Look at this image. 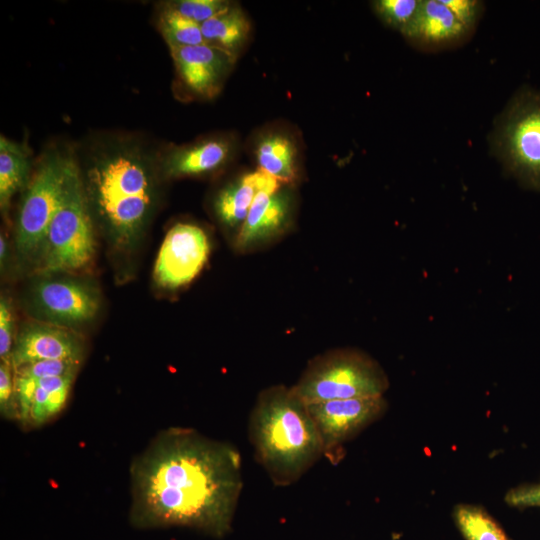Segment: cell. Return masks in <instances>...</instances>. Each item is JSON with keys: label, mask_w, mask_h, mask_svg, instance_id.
I'll return each mask as SVG.
<instances>
[{"label": "cell", "mask_w": 540, "mask_h": 540, "mask_svg": "<svg viewBox=\"0 0 540 540\" xmlns=\"http://www.w3.org/2000/svg\"><path fill=\"white\" fill-rule=\"evenodd\" d=\"M81 364L76 360H44L15 369V374L33 379L77 375Z\"/></svg>", "instance_id": "25"}, {"label": "cell", "mask_w": 540, "mask_h": 540, "mask_svg": "<svg viewBox=\"0 0 540 540\" xmlns=\"http://www.w3.org/2000/svg\"><path fill=\"white\" fill-rule=\"evenodd\" d=\"M239 450L188 427L159 431L130 465V524L227 536L242 490Z\"/></svg>", "instance_id": "1"}, {"label": "cell", "mask_w": 540, "mask_h": 540, "mask_svg": "<svg viewBox=\"0 0 540 540\" xmlns=\"http://www.w3.org/2000/svg\"><path fill=\"white\" fill-rule=\"evenodd\" d=\"M84 343L74 332L64 327L28 324L15 338L11 363L15 369L44 360L84 359Z\"/></svg>", "instance_id": "14"}, {"label": "cell", "mask_w": 540, "mask_h": 540, "mask_svg": "<svg viewBox=\"0 0 540 540\" xmlns=\"http://www.w3.org/2000/svg\"><path fill=\"white\" fill-rule=\"evenodd\" d=\"M14 343L13 315L7 299L2 296L0 300V358L2 362L11 363Z\"/></svg>", "instance_id": "27"}, {"label": "cell", "mask_w": 540, "mask_h": 540, "mask_svg": "<svg viewBox=\"0 0 540 540\" xmlns=\"http://www.w3.org/2000/svg\"><path fill=\"white\" fill-rule=\"evenodd\" d=\"M296 186L270 178L257 192L233 245L239 253L261 250L283 237L293 226Z\"/></svg>", "instance_id": "8"}, {"label": "cell", "mask_w": 540, "mask_h": 540, "mask_svg": "<svg viewBox=\"0 0 540 540\" xmlns=\"http://www.w3.org/2000/svg\"><path fill=\"white\" fill-rule=\"evenodd\" d=\"M170 53L180 85L200 99L219 94L237 61L234 55L207 43L171 48Z\"/></svg>", "instance_id": "12"}, {"label": "cell", "mask_w": 540, "mask_h": 540, "mask_svg": "<svg viewBox=\"0 0 540 540\" xmlns=\"http://www.w3.org/2000/svg\"><path fill=\"white\" fill-rule=\"evenodd\" d=\"M40 253V270L44 273L76 271L93 259L95 238L77 161Z\"/></svg>", "instance_id": "6"}, {"label": "cell", "mask_w": 540, "mask_h": 540, "mask_svg": "<svg viewBox=\"0 0 540 540\" xmlns=\"http://www.w3.org/2000/svg\"><path fill=\"white\" fill-rule=\"evenodd\" d=\"M157 27L169 49L205 43L201 25L184 17L166 2L158 12Z\"/></svg>", "instance_id": "21"}, {"label": "cell", "mask_w": 540, "mask_h": 540, "mask_svg": "<svg viewBox=\"0 0 540 540\" xmlns=\"http://www.w3.org/2000/svg\"><path fill=\"white\" fill-rule=\"evenodd\" d=\"M211 243L205 230L193 223H177L166 233L158 251L153 276L165 289L189 284L203 269Z\"/></svg>", "instance_id": "10"}, {"label": "cell", "mask_w": 540, "mask_h": 540, "mask_svg": "<svg viewBox=\"0 0 540 540\" xmlns=\"http://www.w3.org/2000/svg\"><path fill=\"white\" fill-rule=\"evenodd\" d=\"M306 404L383 396L389 387L381 365L363 351L328 350L312 358L291 386Z\"/></svg>", "instance_id": "4"}, {"label": "cell", "mask_w": 540, "mask_h": 540, "mask_svg": "<svg viewBox=\"0 0 540 540\" xmlns=\"http://www.w3.org/2000/svg\"><path fill=\"white\" fill-rule=\"evenodd\" d=\"M252 25L246 12L233 2L226 10L201 24L205 43L238 58L251 36Z\"/></svg>", "instance_id": "18"}, {"label": "cell", "mask_w": 540, "mask_h": 540, "mask_svg": "<svg viewBox=\"0 0 540 540\" xmlns=\"http://www.w3.org/2000/svg\"><path fill=\"white\" fill-rule=\"evenodd\" d=\"M76 156L50 149L41 158L23 195L17 218L16 245L24 257L41 252L49 224L66 189Z\"/></svg>", "instance_id": "7"}, {"label": "cell", "mask_w": 540, "mask_h": 540, "mask_svg": "<svg viewBox=\"0 0 540 540\" xmlns=\"http://www.w3.org/2000/svg\"><path fill=\"white\" fill-rule=\"evenodd\" d=\"M491 150L527 189L540 191V90L523 86L496 118Z\"/></svg>", "instance_id": "5"}, {"label": "cell", "mask_w": 540, "mask_h": 540, "mask_svg": "<svg viewBox=\"0 0 540 540\" xmlns=\"http://www.w3.org/2000/svg\"><path fill=\"white\" fill-rule=\"evenodd\" d=\"M307 408L318 431L323 456L336 465L345 455V444L378 420L387 403L380 396L311 403Z\"/></svg>", "instance_id": "9"}, {"label": "cell", "mask_w": 540, "mask_h": 540, "mask_svg": "<svg viewBox=\"0 0 540 540\" xmlns=\"http://www.w3.org/2000/svg\"><path fill=\"white\" fill-rule=\"evenodd\" d=\"M248 435L256 461L278 487L297 482L323 456L307 404L282 384L259 392Z\"/></svg>", "instance_id": "3"}, {"label": "cell", "mask_w": 540, "mask_h": 540, "mask_svg": "<svg viewBox=\"0 0 540 540\" xmlns=\"http://www.w3.org/2000/svg\"><path fill=\"white\" fill-rule=\"evenodd\" d=\"M401 34L417 48L439 50L463 43L472 31L443 0H421L415 18Z\"/></svg>", "instance_id": "16"}, {"label": "cell", "mask_w": 540, "mask_h": 540, "mask_svg": "<svg viewBox=\"0 0 540 540\" xmlns=\"http://www.w3.org/2000/svg\"><path fill=\"white\" fill-rule=\"evenodd\" d=\"M29 148L1 135L0 137V206L5 212L12 197L26 188L30 179Z\"/></svg>", "instance_id": "19"}, {"label": "cell", "mask_w": 540, "mask_h": 540, "mask_svg": "<svg viewBox=\"0 0 540 540\" xmlns=\"http://www.w3.org/2000/svg\"><path fill=\"white\" fill-rule=\"evenodd\" d=\"M454 521L465 540H511L497 521L479 506L457 505Z\"/></svg>", "instance_id": "22"}, {"label": "cell", "mask_w": 540, "mask_h": 540, "mask_svg": "<svg viewBox=\"0 0 540 540\" xmlns=\"http://www.w3.org/2000/svg\"><path fill=\"white\" fill-rule=\"evenodd\" d=\"M8 245L7 240L3 234L0 236V264L3 269L7 261Z\"/></svg>", "instance_id": "30"}, {"label": "cell", "mask_w": 540, "mask_h": 540, "mask_svg": "<svg viewBox=\"0 0 540 540\" xmlns=\"http://www.w3.org/2000/svg\"><path fill=\"white\" fill-rule=\"evenodd\" d=\"M0 415L6 420L18 421L15 399V370L11 363H0Z\"/></svg>", "instance_id": "26"}, {"label": "cell", "mask_w": 540, "mask_h": 540, "mask_svg": "<svg viewBox=\"0 0 540 540\" xmlns=\"http://www.w3.org/2000/svg\"><path fill=\"white\" fill-rule=\"evenodd\" d=\"M457 18L470 30L474 31L482 14L484 5L475 0H443Z\"/></svg>", "instance_id": "28"}, {"label": "cell", "mask_w": 540, "mask_h": 540, "mask_svg": "<svg viewBox=\"0 0 540 540\" xmlns=\"http://www.w3.org/2000/svg\"><path fill=\"white\" fill-rule=\"evenodd\" d=\"M166 3L184 17L201 25L226 10L233 2L226 0H174Z\"/></svg>", "instance_id": "24"}, {"label": "cell", "mask_w": 540, "mask_h": 540, "mask_svg": "<svg viewBox=\"0 0 540 540\" xmlns=\"http://www.w3.org/2000/svg\"><path fill=\"white\" fill-rule=\"evenodd\" d=\"M33 297L38 310L54 323H84L99 309L97 293L90 286L73 280H42L35 286Z\"/></svg>", "instance_id": "13"}, {"label": "cell", "mask_w": 540, "mask_h": 540, "mask_svg": "<svg viewBox=\"0 0 540 540\" xmlns=\"http://www.w3.org/2000/svg\"><path fill=\"white\" fill-rule=\"evenodd\" d=\"M270 178L259 170L243 172L226 183L215 195V216L233 235V242L246 221L258 190Z\"/></svg>", "instance_id": "17"}, {"label": "cell", "mask_w": 540, "mask_h": 540, "mask_svg": "<svg viewBox=\"0 0 540 540\" xmlns=\"http://www.w3.org/2000/svg\"><path fill=\"white\" fill-rule=\"evenodd\" d=\"M421 0H376L371 2L375 15L388 27L402 33L415 18Z\"/></svg>", "instance_id": "23"}, {"label": "cell", "mask_w": 540, "mask_h": 540, "mask_svg": "<svg viewBox=\"0 0 540 540\" xmlns=\"http://www.w3.org/2000/svg\"><path fill=\"white\" fill-rule=\"evenodd\" d=\"M238 149V139L228 133L205 136L179 146L172 145L158 155L160 174L167 178L213 175L234 161Z\"/></svg>", "instance_id": "11"}, {"label": "cell", "mask_w": 540, "mask_h": 540, "mask_svg": "<svg viewBox=\"0 0 540 540\" xmlns=\"http://www.w3.org/2000/svg\"><path fill=\"white\" fill-rule=\"evenodd\" d=\"M505 501L518 508L540 507V484H527L512 488Z\"/></svg>", "instance_id": "29"}, {"label": "cell", "mask_w": 540, "mask_h": 540, "mask_svg": "<svg viewBox=\"0 0 540 540\" xmlns=\"http://www.w3.org/2000/svg\"><path fill=\"white\" fill-rule=\"evenodd\" d=\"M158 155L140 141L107 137L85 154L79 173L88 205L113 236L130 241L140 234L156 202Z\"/></svg>", "instance_id": "2"}, {"label": "cell", "mask_w": 540, "mask_h": 540, "mask_svg": "<svg viewBox=\"0 0 540 540\" xmlns=\"http://www.w3.org/2000/svg\"><path fill=\"white\" fill-rule=\"evenodd\" d=\"M251 150L257 170L283 184L296 186L300 181V143L285 125L261 129L252 140Z\"/></svg>", "instance_id": "15"}, {"label": "cell", "mask_w": 540, "mask_h": 540, "mask_svg": "<svg viewBox=\"0 0 540 540\" xmlns=\"http://www.w3.org/2000/svg\"><path fill=\"white\" fill-rule=\"evenodd\" d=\"M76 374L36 380L26 427H40L64 409ZM33 379V378H32Z\"/></svg>", "instance_id": "20"}]
</instances>
